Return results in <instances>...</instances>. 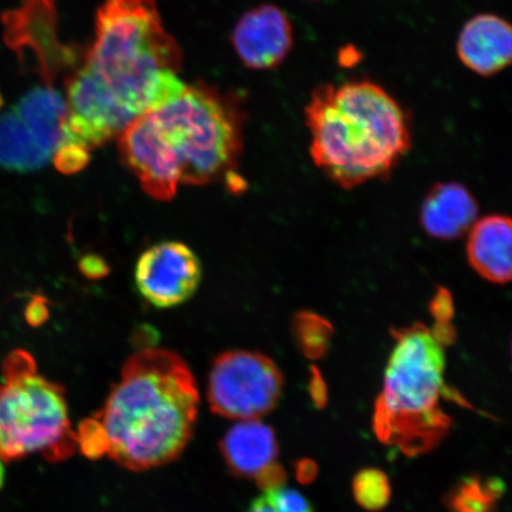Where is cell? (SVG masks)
I'll return each instance as SVG.
<instances>
[{
	"label": "cell",
	"instance_id": "5b68a950",
	"mask_svg": "<svg viewBox=\"0 0 512 512\" xmlns=\"http://www.w3.org/2000/svg\"><path fill=\"white\" fill-rule=\"evenodd\" d=\"M382 392L376 401L374 430L383 444L414 457L431 451L450 430L443 399L462 401L445 383V347L453 341L450 320L434 328L416 323L394 332Z\"/></svg>",
	"mask_w": 512,
	"mask_h": 512
},
{
	"label": "cell",
	"instance_id": "7402d4cb",
	"mask_svg": "<svg viewBox=\"0 0 512 512\" xmlns=\"http://www.w3.org/2000/svg\"><path fill=\"white\" fill-rule=\"evenodd\" d=\"M318 466L311 459H300L296 464V477L302 484H311L317 478Z\"/></svg>",
	"mask_w": 512,
	"mask_h": 512
},
{
	"label": "cell",
	"instance_id": "9a60e30c",
	"mask_svg": "<svg viewBox=\"0 0 512 512\" xmlns=\"http://www.w3.org/2000/svg\"><path fill=\"white\" fill-rule=\"evenodd\" d=\"M49 162L51 157L14 111L0 115V168L30 172L44 168Z\"/></svg>",
	"mask_w": 512,
	"mask_h": 512
},
{
	"label": "cell",
	"instance_id": "8992f818",
	"mask_svg": "<svg viewBox=\"0 0 512 512\" xmlns=\"http://www.w3.org/2000/svg\"><path fill=\"white\" fill-rule=\"evenodd\" d=\"M0 383V458L15 462L41 454L63 462L76 451L66 390L38 373L28 351L10 352Z\"/></svg>",
	"mask_w": 512,
	"mask_h": 512
},
{
	"label": "cell",
	"instance_id": "277c9868",
	"mask_svg": "<svg viewBox=\"0 0 512 512\" xmlns=\"http://www.w3.org/2000/svg\"><path fill=\"white\" fill-rule=\"evenodd\" d=\"M305 123L313 163L345 189L387 176L412 146L406 111L369 80L313 89Z\"/></svg>",
	"mask_w": 512,
	"mask_h": 512
},
{
	"label": "cell",
	"instance_id": "44dd1931",
	"mask_svg": "<svg viewBox=\"0 0 512 512\" xmlns=\"http://www.w3.org/2000/svg\"><path fill=\"white\" fill-rule=\"evenodd\" d=\"M310 393L313 403H315L318 409H322L326 405V401H328V390H326L325 383L322 377L317 374H313L310 383Z\"/></svg>",
	"mask_w": 512,
	"mask_h": 512
},
{
	"label": "cell",
	"instance_id": "5bb4252c",
	"mask_svg": "<svg viewBox=\"0 0 512 512\" xmlns=\"http://www.w3.org/2000/svg\"><path fill=\"white\" fill-rule=\"evenodd\" d=\"M11 110L53 162L63 140V127L67 118L66 96L51 83H46L30 89Z\"/></svg>",
	"mask_w": 512,
	"mask_h": 512
},
{
	"label": "cell",
	"instance_id": "ba28073f",
	"mask_svg": "<svg viewBox=\"0 0 512 512\" xmlns=\"http://www.w3.org/2000/svg\"><path fill=\"white\" fill-rule=\"evenodd\" d=\"M197 255L182 242L164 241L146 249L137 261L134 279L146 302L170 309L194 296L201 283Z\"/></svg>",
	"mask_w": 512,
	"mask_h": 512
},
{
	"label": "cell",
	"instance_id": "2e32d148",
	"mask_svg": "<svg viewBox=\"0 0 512 512\" xmlns=\"http://www.w3.org/2000/svg\"><path fill=\"white\" fill-rule=\"evenodd\" d=\"M503 494L502 479L466 477L447 495L446 507L450 512H497Z\"/></svg>",
	"mask_w": 512,
	"mask_h": 512
},
{
	"label": "cell",
	"instance_id": "30bf717a",
	"mask_svg": "<svg viewBox=\"0 0 512 512\" xmlns=\"http://www.w3.org/2000/svg\"><path fill=\"white\" fill-rule=\"evenodd\" d=\"M457 55L467 69L484 78L503 72L512 61L510 23L494 14L472 17L459 32Z\"/></svg>",
	"mask_w": 512,
	"mask_h": 512
},
{
	"label": "cell",
	"instance_id": "9c48e42d",
	"mask_svg": "<svg viewBox=\"0 0 512 512\" xmlns=\"http://www.w3.org/2000/svg\"><path fill=\"white\" fill-rule=\"evenodd\" d=\"M232 42L246 67L274 69L283 64L293 48L292 23L278 6L262 4L240 18Z\"/></svg>",
	"mask_w": 512,
	"mask_h": 512
},
{
	"label": "cell",
	"instance_id": "ac0fdd59",
	"mask_svg": "<svg viewBox=\"0 0 512 512\" xmlns=\"http://www.w3.org/2000/svg\"><path fill=\"white\" fill-rule=\"evenodd\" d=\"M76 446L80 448L83 456L91 459H100L107 456L108 445L104 428L95 418H87L81 422L75 431Z\"/></svg>",
	"mask_w": 512,
	"mask_h": 512
},
{
	"label": "cell",
	"instance_id": "ffe728a7",
	"mask_svg": "<svg viewBox=\"0 0 512 512\" xmlns=\"http://www.w3.org/2000/svg\"><path fill=\"white\" fill-rule=\"evenodd\" d=\"M286 472L279 464L272 463L265 467L258 476L255 477L259 488L266 491L283 488L286 482Z\"/></svg>",
	"mask_w": 512,
	"mask_h": 512
},
{
	"label": "cell",
	"instance_id": "83f0119b",
	"mask_svg": "<svg viewBox=\"0 0 512 512\" xmlns=\"http://www.w3.org/2000/svg\"><path fill=\"white\" fill-rule=\"evenodd\" d=\"M311 2H316V0H311Z\"/></svg>",
	"mask_w": 512,
	"mask_h": 512
},
{
	"label": "cell",
	"instance_id": "4316f807",
	"mask_svg": "<svg viewBox=\"0 0 512 512\" xmlns=\"http://www.w3.org/2000/svg\"><path fill=\"white\" fill-rule=\"evenodd\" d=\"M0 104H2V99H0Z\"/></svg>",
	"mask_w": 512,
	"mask_h": 512
},
{
	"label": "cell",
	"instance_id": "7c38bea8",
	"mask_svg": "<svg viewBox=\"0 0 512 512\" xmlns=\"http://www.w3.org/2000/svg\"><path fill=\"white\" fill-rule=\"evenodd\" d=\"M478 204L463 185L440 183L428 192L421 207L422 227L435 239L460 238L476 223Z\"/></svg>",
	"mask_w": 512,
	"mask_h": 512
},
{
	"label": "cell",
	"instance_id": "cb8c5ba5",
	"mask_svg": "<svg viewBox=\"0 0 512 512\" xmlns=\"http://www.w3.org/2000/svg\"><path fill=\"white\" fill-rule=\"evenodd\" d=\"M361 61V53L355 47L348 46L339 50L338 63L339 66L352 68Z\"/></svg>",
	"mask_w": 512,
	"mask_h": 512
},
{
	"label": "cell",
	"instance_id": "484cf974",
	"mask_svg": "<svg viewBox=\"0 0 512 512\" xmlns=\"http://www.w3.org/2000/svg\"><path fill=\"white\" fill-rule=\"evenodd\" d=\"M5 462L0 458V490L3 489L5 483Z\"/></svg>",
	"mask_w": 512,
	"mask_h": 512
},
{
	"label": "cell",
	"instance_id": "4fadbf2b",
	"mask_svg": "<svg viewBox=\"0 0 512 512\" xmlns=\"http://www.w3.org/2000/svg\"><path fill=\"white\" fill-rule=\"evenodd\" d=\"M278 443L270 426L242 420L223 435L220 451L233 475L255 478L278 456Z\"/></svg>",
	"mask_w": 512,
	"mask_h": 512
},
{
	"label": "cell",
	"instance_id": "d6986e66",
	"mask_svg": "<svg viewBox=\"0 0 512 512\" xmlns=\"http://www.w3.org/2000/svg\"><path fill=\"white\" fill-rule=\"evenodd\" d=\"M265 496L277 512H313L307 499L298 491L279 488L266 491Z\"/></svg>",
	"mask_w": 512,
	"mask_h": 512
},
{
	"label": "cell",
	"instance_id": "d4e9b609",
	"mask_svg": "<svg viewBox=\"0 0 512 512\" xmlns=\"http://www.w3.org/2000/svg\"><path fill=\"white\" fill-rule=\"evenodd\" d=\"M247 512H277V510L274 509L273 505L264 495L254 499L252 504L249 505Z\"/></svg>",
	"mask_w": 512,
	"mask_h": 512
},
{
	"label": "cell",
	"instance_id": "6da1fadb",
	"mask_svg": "<svg viewBox=\"0 0 512 512\" xmlns=\"http://www.w3.org/2000/svg\"><path fill=\"white\" fill-rule=\"evenodd\" d=\"M95 35L68 82L63 140L54 156L81 163L187 87L179 78L181 49L152 0H105Z\"/></svg>",
	"mask_w": 512,
	"mask_h": 512
},
{
	"label": "cell",
	"instance_id": "7a4b0ae2",
	"mask_svg": "<svg viewBox=\"0 0 512 512\" xmlns=\"http://www.w3.org/2000/svg\"><path fill=\"white\" fill-rule=\"evenodd\" d=\"M123 162L155 200L181 184L232 181L242 151L240 113L209 88L187 86L119 137Z\"/></svg>",
	"mask_w": 512,
	"mask_h": 512
},
{
	"label": "cell",
	"instance_id": "52a82bcc",
	"mask_svg": "<svg viewBox=\"0 0 512 512\" xmlns=\"http://www.w3.org/2000/svg\"><path fill=\"white\" fill-rule=\"evenodd\" d=\"M284 377L270 357L227 351L211 366L207 399L211 412L234 420H258L277 405Z\"/></svg>",
	"mask_w": 512,
	"mask_h": 512
},
{
	"label": "cell",
	"instance_id": "603a6c76",
	"mask_svg": "<svg viewBox=\"0 0 512 512\" xmlns=\"http://www.w3.org/2000/svg\"><path fill=\"white\" fill-rule=\"evenodd\" d=\"M46 303L42 298H35L30 302L27 309V319L31 325H40L47 318Z\"/></svg>",
	"mask_w": 512,
	"mask_h": 512
},
{
	"label": "cell",
	"instance_id": "3957f363",
	"mask_svg": "<svg viewBox=\"0 0 512 512\" xmlns=\"http://www.w3.org/2000/svg\"><path fill=\"white\" fill-rule=\"evenodd\" d=\"M198 405L195 377L181 356L160 349L137 352L95 414L107 456L134 472L175 462L194 434Z\"/></svg>",
	"mask_w": 512,
	"mask_h": 512
},
{
	"label": "cell",
	"instance_id": "e0dca14e",
	"mask_svg": "<svg viewBox=\"0 0 512 512\" xmlns=\"http://www.w3.org/2000/svg\"><path fill=\"white\" fill-rule=\"evenodd\" d=\"M352 492L356 502L369 511H379L387 507L392 495L386 473L377 469L358 472L352 482Z\"/></svg>",
	"mask_w": 512,
	"mask_h": 512
},
{
	"label": "cell",
	"instance_id": "8fae6325",
	"mask_svg": "<svg viewBox=\"0 0 512 512\" xmlns=\"http://www.w3.org/2000/svg\"><path fill=\"white\" fill-rule=\"evenodd\" d=\"M512 229L507 216L477 220L467 240V258L475 271L490 283L507 284L512 268Z\"/></svg>",
	"mask_w": 512,
	"mask_h": 512
}]
</instances>
